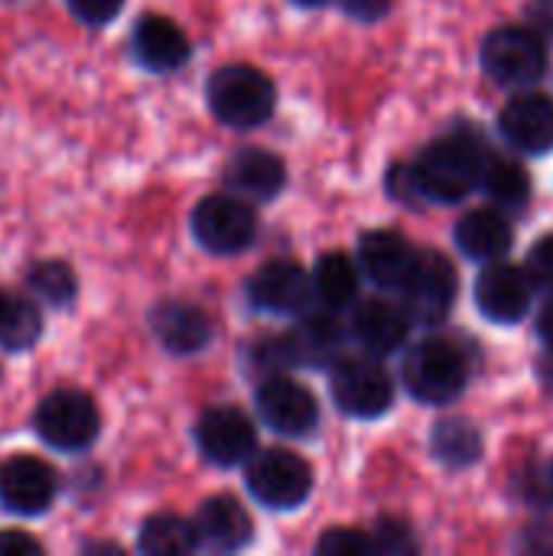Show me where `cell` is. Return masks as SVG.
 I'll use <instances>...</instances> for the list:
<instances>
[{"label": "cell", "instance_id": "8d00e7d4", "mask_svg": "<svg viewBox=\"0 0 553 556\" xmlns=\"http://www.w3.org/2000/svg\"><path fill=\"white\" fill-rule=\"evenodd\" d=\"M293 3H300V7H319V3H326V0H293Z\"/></svg>", "mask_w": 553, "mask_h": 556}, {"label": "cell", "instance_id": "4fadbf2b", "mask_svg": "<svg viewBox=\"0 0 553 556\" xmlns=\"http://www.w3.org/2000/svg\"><path fill=\"white\" fill-rule=\"evenodd\" d=\"M257 414L264 427L284 437H306L319 420L316 397L290 378H271L257 388Z\"/></svg>", "mask_w": 553, "mask_h": 556}, {"label": "cell", "instance_id": "d6a6232c", "mask_svg": "<svg viewBox=\"0 0 553 556\" xmlns=\"http://www.w3.org/2000/svg\"><path fill=\"white\" fill-rule=\"evenodd\" d=\"M121 3L124 0H68V7L75 10V16L85 20V23H95V26L114 20L117 10H121Z\"/></svg>", "mask_w": 553, "mask_h": 556}, {"label": "cell", "instance_id": "603a6c76", "mask_svg": "<svg viewBox=\"0 0 553 556\" xmlns=\"http://www.w3.org/2000/svg\"><path fill=\"white\" fill-rule=\"evenodd\" d=\"M453 238H456V244H460V251L466 257L486 264V261L502 257L512 248L515 231H512L508 218L499 215L495 208H476V212H469V215L460 218Z\"/></svg>", "mask_w": 553, "mask_h": 556}, {"label": "cell", "instance_id": "7a4b0ae2", "mask_svg": "<svg viewBox=\"0 0 553 556\" xmlns=\"http://www.w3.org/2000/svg\"><path fill=\"white\" fill-rule=\"evenodd\" d=\"M212 114L228 127H257L274 114V85L254 65H222L205 88Z\"/></svg>", "mask_w": 553, "mask_h": 556}, {"label": "cell", "instance_id": "d590c367", "mask_svg": "<svg viewBox=\"0 0 553 556\" xmlns=\"http://www.w3.org/2000/svg\"><path fill=\"white\" fill-rule=\"evenodd\" d=\"M538 332H541L544 345L553 349V296L548 300V306L541 309V316H538Z\"/></svg>", "mask_w": 553, "mask_h": 556}, {"label": "cell", "instance_id": "e575fe53", "mask_svg": "<svg viewBox=\"0 0 553 556\" xmlns=\"http://www.w3.org/2000/svg\"><path fill=\"white\" fill-rule=\"evenodd\" d=\"M342 10L362 23H372V20H381L388 10H391V0H339Z\"/></svg>", "mask_w": 553, "mask_h": 556}, {"label": "cell", "instance_id": "8fae6325", "mask_svg": "<svg viewBox=\"0 0 553 556\" xmlns=\"http://www.w3.org/2000/svg\"><path fill=\"white\" fill-rule=\"evenodd\" d=\"M535 296V283L525 267L492 264L476 280V306L486 319L499 326H515L528 316Z\"/></svg>", "mask_w": 553, "mask_h": 556}, {"label": "cell", "instance_id": "9c48e42d", "mask_svg": "<svg viewBox=\"0 0 553 556\" xmlns=\"http://www.w3.org/2000/svg\"><path fill=\"white\" fill-rule=\"evenodd\" d=\"M192 235L212 254H238L254 241L257 218L241 195H209L192 212Z\"/></svg>", "mask_w": 553, "mask_h": 556}, {"label": "cell", "instance_id": "8992f818", "mask_svg": "<svg viewBox=\"0 0 553 556\" xmlns=\"http://www.w3.org/2000/svg\"><path fill=\"white\" fill-rule=\"evenodd\" d=\"M248 489L261 505L274 511H290L310 498L313 469L290 450H267L254 456L248 469Z\"/></svg>", "mask_w": 553, "mask_h": 556}, {"label": "cell", "instance_id": "6da1fadb", "mask_svg": "<svg viewBox=\"0 0 553 556\" xmlns=\"http://www.w3.org/2000/svg\"><path fill=\"white\" fill-rule=\"evenodd\" d=\"M486 156L489 153L479 147L476 137L466 134L440 137L411 166V186L433 202H447V205L460 202L479 186Z\"/></svg>", "mask_w": 553, "mask_h": 556}, {"label": "cell", "instance_id": "74e56055", "mask_svg": "<svg viewBox=\"0 0 553 556\" xmlns=\"http://www.w3.org/2000/svg\"><path fill=\"white\" fill-rule=\"evenodd\" d=\"M551 479H553V469H551Z\"/></svg>", "mask_w": 553, "mask_h": 556}, {"label": "cell", "instance_id": "277c9868", "mask_svg": "<svg viewBox=\"0 0 553 556\" xmlns=\"http://www.w3.org/2000/svg\"><path fill=\"white\" fill-rule=\"evenodd\" d=\"M482 68L502 88H528L548 68V46L528 26H499L482 42Z\"/></svg>", "mask_w": 553, "mask_h": 556}, {"label": "cell", "instance_id": "44dd1931", "mask_svg": "<svg viewBox=\"0 0 553 556\" xmlns=\"http://www.w3.org/2000/svg\"><path fill=\"white\" fill-rule=\"evenodd\" d=\"M134 55L153 72H173L189 59V39L169 16H143L134 26Z\"/></svg>", "mask_w": 553, "mask_h": 556}, {"label": "cell", "instance_id": "5b68a950", "mask_svg": "<svg viewBox=\"0 0 553 556\" xmlns=\"http://www.w3.org/2000/svg\"><path fill=\"white\" fill-rule=\"evenodd\" d=\"M98 430H101L98 407L81 391H72V388L52 391L36 407V433L52 450L81 453L85 446L95 443Z\"/></svg>", "mask_w": 553, "mask_h": 556}, {"label": "cell", "instance_id": "52a82bcc", "mask_svg": "<svg viewBox=\"0 0 553 556\" xmlns=\"http://www.w3.org/2000/svg\"><path fill=\"white\" fill-rule=\"evenodd\" d=\"M411 323L437 326L450 316L456 300V270L440 251H417L414 270L401 287Z\"/></svg>", "mask_w": 553, "mask_h": 556}, {"label": "cell", "instance_id": "e0dca14e", "mask_svg": "<svg viewBox=\"0 0 553 556\" xmlns=\"http://www.w3.org/2000/svg\"><path fill=\"white\" fill-rule=\"evenodd\" d=\"M414 261L417 251L398 231H368L359 244V270L381 290H401Z\"/></svg>", "mask_w": 553, "mask_h": 556}, {"label": "cell", "instance_id": "5bb4252c", "mask_svg": "<svg viewBox=\"0 0 553 556\" xmlns=\"http://www.w3.org/2000/svg\"><path fill=\"white\" fill-rule=\"evenodd\" d=\"M251 303L267 309V313H280V316H293L310 309L313 303V280L310 274L297 264V261H271L264 264L251 287Z\"/></svg>", "mask_w": 553, "mask_h": 556}, {"label": "cell", "instance_id": "ac0fdd59", "mask_svg": "<svg viewBox=\"0 0 553 556\" xmlns=\"http://www.w3.org/2000/svg\"><path fill=\"white\" fill-rule=\"evenodd\" d=\"M150 323H153V336L173 355H196L212 342V319L199 306L183 303V300L160 303Z\"/></svg>", "mask_w": 553, "mask_h": 556}, {"label": "cell", "instance_id": "484cf974", "mask_svg": "<svg viewBox=\"0 0 553 556\" xmlns=\"http://www.w3.org/2000/svg\"><path fill=\"white\" fill-rule=\"evenodd\" d=\"M137 547L147 556H186L199 547V541H196V528L186 518L153 515L150 521H143Z\"/></svg>", "mask_w": 553, "mask_h": 556}, {"label": "cell", "instance_id": "ffe728a7", "mask_svg": "<svg viewBox=\"0 0 553 556\" xmlns=\"http://www.w3.org/2000/svg\"><path fill=\"white\" fill-rule=\"evenodd\" d=\"M192 528H196V541L212 551H238L251 541V531H254L251 515L231 495L209 498L199 508Z\"/></svg>", "mask_w": 553, "mask_h": 556}, {"label": "cell", "instance_id": "9a60e30c", "mask_svg": "<svg viewBox=\"0 0 553 556\" xmlns=\"http://www.w3.org/2000/svg\"><path fill=\"white\" fill-rule=\"evenodd\" d=\"M502 137L525 153L553 150V101L541 91L515 94L499 114Z\"/></svg>", "mask_w": 553, "mask_h": 556}, {"label": "cell", "instance_id": "30bf717a", "mask_svg": "<svg viewBox=\"0 0 553 556\" xmlns=\"http://www.w3.org/2000/svg\"><path fill=\"white\" fill-rule=\"evenodd\" d=\"M199 450L215 466H241L257 450V433L238 407H209L196 424Z\"/></svg>", "mask_w": 553, "mask_h": 556}, {"label": "cell", "instance_id": "7402d4cb", "mask_svg": "<svg viewBox=\"0 0 553 556\" xmlns=\"http://www.w3.org/2000/svg\"><path fill=\"white\" fill-rule=\"evenodd\" d=\"M225 182L238 195L267 202V199H277L280 189L287 186V169H284L280 156L251 147V150H241V153L231 156Z\"/></svg>", "mask_w": 553, "mask_h": 556}, {"label": "cell", "instance_id": "d6986e66", "mask_svg": "<svg viewBox=\"0 0 553 556\" xmlns=\"http://www.w3.org/2000/svg\"><path fill=\"white\" fill-rule=\"evenodd\" d=\"M290 342V355H293V365H313V368H323V365H332L339 362L342 349H345V326L336 319V313L326 306L319 313H306L303 323L287 336Z\"/></svg>", "mask_w": 553, "mask_h": 556}, {"label": "cell", "instance_id": "1f68e13d", "mask_svg": "<svg viewBox=\"0 0 553 556\" xmlns=\"http://www.w3.org/2000/svg\"><path fill=\"white\" fill-rule=\"evenodd\" d=\"M372 544H375V554H411L414 551V538L401 521H381Z\"/></svg>", "mask_w": 553, "mask_h": 556}, {"label": "cell", "instance_id": "f1b7e54d", "mask_svg": "<svg viewBox=\"0 0 553 556\" xmlns=\"http://www.w3.org/2000/svg\"><path fill=\"white\" fill-rule=\"evenodd\" d=\"M26 283L33 287L36 296H42V300L52 303V306L72 303L75 287H78V283H75V274H72L62 261H39V264H33L29 274H26Z\"/></svg>", "mask_w": 553, "mask_h": 556}, {"label": "cell", "instance_id": "f546056e", "mask_svg": "<svg viewBox=\"0 0 553 556\" xmlns=\"http://www.w3.org/2000/svg\"><path fill=\"white\" fill-rule=\"evenodd\" d=\"M316 551L323 556H368L375 554V544L362 531H349V528L342 531V528H336V531L323 534V541L316 544Z\"/></svg>", "mask_w": 553, "mask_h": 556}, {"label": "cell", "instance_id": "2e32d148", "mask_svg": "<svg viewBox=\"0 0 553 556\" xmlns=\"http://www.w3.org/2000/svg\"><path fill=\"white\" fill-rule=\"evenodd\" d=\"M352 339L368 352V355H391L407 342L411 332V316L401 303L391 300H365L352 313Z\"/></svg>", "mask_w": 553, "mask_h": 556}, {"label": "cell", "instance_id": "4dcf8cb0", "mask_svg": "<svg viewBox=\"0 0 553 556\" xmlns=\"http://www.w3.org/2000/svg\"><path fill=\"white\" fill-rule=\"evenodd\" d=\"M528 277H531V283L538 287V290H544V293H551L553 296V235L548 238H541L535 248H531V254H528Z\"/></svg>", "mask_w": 553, "mask_h": 556}, {"label": "cell", "instance_id": "836d02e7", "mask_svg": "<svg viewBox=\"0 0 553 556\" xmlns=\"http://www.w3.org/2000/svg\"><path fill=\"white\" fill-rule=\"evenodd\" d=\"M42 547L23 531H0V556H39Z\"/></svg>", "mask_w": 553, "mask_h": 556}, {"label": "cell", "instance_id": "4316f807", "mask_svg": "<svg viewBox=\"0 0 553 556\" xmlns=\"http://www.w3.org/2000/svg\"><path fill=\"white\" fill-rule=\"evenodd\" d=\"M433 456L450 469H466L482 456V437L469 420H443L430 437Z\"/></svg>", "mask_w": 553, "mask_h": 556}, {"label": "cell", "instance_id": "ba28073f", "mask_svg": "<svg viewBox=\"0 0 553 556\" xmlns=\"http://www.w3.org/2000/svg\"><path fill=\"white\" fill-rule=\"evenodd\" d=\"M332 401L349 417L375 420L391 410L394 381L372 358H342L332 371Z\"/></svg>", "mask_w": 553, "mask_h": 556}, {"label": "cell", "instance_id": "3957f363", "mask_svg": "<svg viewBox=\"0 0 553 556\" xmlns=\"http://www.w3.org/2000/svg\"><path fill=\"white\" fill-rule=\"evenodd\" d=\"M401 375H404V388L420 401V404H450L456 401L463 391H466V381H469V368H466V358L456 345H450L447 339H424L417 342L404 365H401Z\"/></svg>", "mask_w": 553, "mask_h": 556}, {"label": "cell", "instance_id": "cb8c5ba5", "mask_svg": "<svg viewBox=\"0 0 553 556\" xmlns=\"http://www.w3.org/2000/svg\"><path fill=\"white\" fill-rule=\"evenodd\" d=\"M313 290L319 293V300L329 309H342L349 303H355L359 296V267L349 254L342 251H329L316 261V274H313Z\"/></svg>", "mask_w": 553, "mask_h": 556}, {"label": "cell", "instance_id": "d4e9b609", "mask_svg": "<svg viewBox=\"0 0 553 556\" xmlns=\"http://www.w3.org/2000/svg\"><path fill=\"white\" fill-rule=\"evenodd\" d=\"M479 186L489 192L492 202L505 205V208H521L531 195V176L518 160L508 156H486Z\"/></svg>", "mask_w": 553, "mask_h": 556}, {"label": "cell", "instance_id": "83f0119b", "mask_svg": "<svg viewBox=\"0 0 553 556\" xmlns=\"http://www.w3.org/2000/svg\"><path fill=\"white\" fill-rule=\"evenodd\" d=\"M39 332H42L39 309L29 300L0 293V345L7 352H23L39 339Z\"/></svg>", "mask_w": 553, "mask_h": 556}, {"label": "cell", "instance_id": "7c38bea8", "mask_svg": "<svg viewBox=\"0 0 553 556\" xmlns=\"http://www.w3.org/2000/svg\"><path fill=\"white\" fill-rule=\"evenodd\" d=\"M59 479L36 456H10L0 463V505L13 515H42L55 498Z\"/></svg>", "mask_w": 553, "mask_h": 556}]
</instances>
